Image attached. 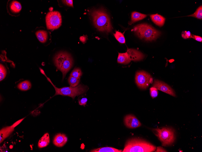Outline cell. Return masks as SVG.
Returning a JSON list of instances; mask_svg holds the SVG:
<instances>
[{"mask_svg":"<svg viewBox=\"0 0 202 152\" xmlns=\"http://www.w3.org/2000/svg\"><path fill=\"white\" fill-rule=\"evenodd\" d=\"M95 27L99 31L109 33L112 29L110 18L103 9L94 10L91 13Z\"/></svg>","mask_w":202,"mask_h":152,"instance_id":"obj_1","label":"cell"},{"mask_svg":"<svg viewBox=\"0 0 202 152\" xmlns=\"http://www.w3.org/2000/svg\"><path fill=\"white\" fill-rule=\"evenodd\" d=\"M155 146L147 141L138 138H132L126 142L122 152H152Z\"/></svg>","mask_w":202,"mask_h":152,"instance_id":"obj_2","label":"cell"},{"mask_svg":"<svg viewBox=\"0 0 202 152\" xmlns=\"http://www.w3.org/2000/svg\"><path fill=\"white\" fill-rule=\"evenodd\" d=\"M132 30L139 38L148 41L155 40L161 34L159 31L146 23L138 24Z\"/></svg>","mask_w":202,"mask_h":152,"instance_id":"obj_3","label":"cell"},{"mask_svg":"<svg viewBox=\"0 0 202 152\" xmlns=\"http://www.w3.org/2000/svg\"><path fill=\"white\" fill-rule=\"evenodd\" d=\"M57 68L62 73L63 79L72 66L73 60L70 55L66 52H60L57 54L54 59Z\"/></svg>","mask_w":202,"mask_h":152,"instance_id":"obj_4","label":"cell"},{"mask_svg":"<svg viewBox=\"0 0 202 152\" xmlns=\"http://www.w3.org/2000/svg\"><path fill=\"white\" fill-rule=\"evenodd\" d=\"M47 80L54 87L55 91L54 96L61 95L69 96L74 99L77 96L85 93L88 89L86 86L80 84L75 87H65L58 88L56 87L52 83L50 80L47 77Z\"/></svg>","mask_w":202,"mask_h":152,"instance_id":"obj_5","label":"cell"},{"mask_svg":"<svg viewBox=\"0 0 202 152\" xmlns=\"http://www.w3.org/2000/svg\"><path fill=\"white\" fill-rule=\"evenodd\" d=\"M153 131L161 141L163 146H169L174 142L175 135L174 130L171 128L168 127L156 128L153 129Z\"/></svg>","mask_w":202,"mask_h":152,"instance_id":"obj_6","label":"cell"},{"mask_svg":"<svg viewBox=\"0 0 202 152\" xmlns=\"http://www.w3.org/2000/svg\"><path fill=\"white\" fill-rule=\"evenodd\" d=\"M45 20L47 29L53 30L58 28L62 22L61 15L57 11L48 12L46 16Z\"/></svg>","mask_w":202,"mask_h":152,"instance_id":"obj_7","label":"cell"},{"mask_svg":"<svg viewBox=\"0 0 202 152\" xmlns=\"http://www.w3.org/2000/svg\"><path fill=\"white\" fill-rule=\"evenodd\" d=\"M135 81L140 89H145L153 82V78L150 75L143 71L137 72L135 76Z\"/></svg>","mask_w":202,"mask_h":152,"instance_id":"obj_8","label":"cell"},{"mask_svg":"<svg viewBox=\"0 0 202 152\" xmlns=\"http://www.w3.org/2000/svg\"><path fill=\"white\" fill-rule=\"evenodd\" d=\"M153 86L158 90L161 91L173 96H176L173 90L164 82L156 79L154 81Z\"/></svg>","mask_w":202,"mask_h":152,"instance_id":"obj_9","label":"cell"},{"mask_svg":"<svg viewBox=\"0 0 202 152\" xmlns=\"http://www.w3.org/2000/svg\"><path fill=\"white\" fill-rule=\"evenodd\" d=\"M23 119L24 118L20 119L15 123L11 126L4 127L0 130V143L11 134L14 130L15 127L19 124Z\"/></svg>","mask_w":202,"mask_h":152,"instance_id":"obj_10","label":"cell"},{"mask_svg":"<svg viewBox=\"0 0 202 152\" xmlns=\"http://www.w3.org/2000/svg\"><path fill=\"white\" fill-rule=\"evenodd\" d=\"M124 123L126 127L130 128H136L142 125L138 119L132 114L128 115L125 117Z\"/></svg>","mask_w":202,"mask_h":152,"instance_id":"obj_11","label":"cell"},{"mask_svg":"<svg viewBox=\"0 0 202 152\" xmlns=\"http://www.w3.org/2000/svg\"><path fill=\"white\" fill-rule=\"evenodd\" d=\"M127 52L131 61H138L143 59L145 56L139 51L133 49L127 48Z\"/></svg>","mask_w":202,"mask_h":152,"instance_id":"obj_12","label":"cell"},{"mask_svg":"<svg viewBox=\"0 0 202 152\" xmlns=\"http://www.w3.org/2000/svg\"><path fill=\"white\" fill-rule=\"evenodd\" d=\"M67 140V137L65 134L59 133L54 137L53 143L55 146L61 147L65 145Z\"/></svg>","mask_w":202,"mask_h":152,"instance_id":"obj_13","label":"cell"},{"mask_svg":"<svg viewBox=\"0 0 202 152\" xmlns=\"http://www.w3.org/2000/svg\"><path fill=\"white\" fill-rule=\"evenodd\" d=\"M153 22L157 25L161 27L164 24L165 18L158 14H152L150 15Z\"/></svg>","mask_w":202,"mask_h":152,"instance_id":"obj_14","label":"cell"},{"mask_svg":"<svg viewBox=\"0 0 202 152\" xmlns=\"http://www.w3.org/2000/svg\"><path fill=\"white\" fill-rule=\"evenodd\" d=\"M147 16L146 15L138 12H133L132 13L131 20L129 23V24L131 25L135 22L143 19L146 17Z\"/></svg>","mask_w":202,"mask_h":152,"instance_id":"obj_15","label":"cell"},{"mask_svg":"<svg viewBox=\"0 0 202 152\" xmlns=\"http://www.w3.org/2000/svg\"><path fill=\"white\" fill-rule=\"evenodd\" d=\"M131 60L126 52L125 53H119L117 62L119 63L126 64L130 63Z\"/></svg>","mask_w":202,"mask_h":152,"instance_id":"obj_16","label":"cell"},{"mask_svg":"<svg viewBox=\"0 0 202 152\" xmlns=\"http://www.w3.org/2000/svg\"><path fill=\"white\" fill-rule=\"evenodd\" d=\"M50 142L49 134L47 133L40 138L38 143V146L39 148H42L47 147Z\"/></svg>","mask_w":202,"mask_h":152,"instance_id":"obj_17","label":"cell"},{"mask_svg":"<svg viewBox=\"0 0 202 152\" xmlns=\"http://www.w3.org/2000/svg\"><path fill=\"white\" fill-rule=\"evenodd\" d=\"M91 152H121L122 150L111 147H101L94 149L90 151Z\"/></svg>","mask_w":202,"mask_h":152,"instance_id":"obj_18","label":"cell"},{"mask_svg":"<svg viewBox=\"0 0 202 152\" xmlns=\"http://www.w3.org/2000/svg\"><path fill=\"white\" fill-rule=\"evenodd\" d=\"M36 36L38 40L42 43H45L48 38L47 32L44 30H39L35 33Z\"/></svg>","mask_w":202,"mask_h":152,"instance_id":"obj_19","label":"cell"},{"mask_svg":"<svg viewBox=\"0 0 202 152\" xmlns=\"http://www.w3.org/2000/svg\"><path fill=\"white\" fill-rule=\"evenodd\" d=\"M9 8L11 11L14 13L19 12L21 9V4L16 1H13L10 3Z\"/></svg>","mask_w":202,"mask_h":152,"instance_id":"obj_20","label":"cell"},{"mask_svg":"<svg viewBox=\"0 0 202 152\" xmlns=\"http://www.w3.org/2000/svg\"><path fill=\"white\" fill-rule=\"evenodd\" d=\"M31 84L28 80H25L20 83L17 86V87L22 91H26L31 88Z\"/></svg>","mask_w":202,"mask_h":152,"instance_id":"obj_21","label":"cell"},{"mask_svg":"<svg viewBox=\"0 0 202 152\" xmlns=\"http://www.w3.org/2000/svg\"><path fill=\"white\" fill-rule=\"evenodd\" d=\"M80 78H76L70 76L68 79V82L71 87H75L78 86L80 82Z\"/></svg>","mask_w":202,"mask_h":152,"instance_id":"obj_22","label":"cell"},{"mask_svg":"<svg viewBox=\"0 0 202 152\" xmlns=\"http://www.w3.org/2000/svg\"><path fill=\"white\" fill-rule=\"evenodd\" d=\"M114 35L116 40L120 43L123 44L125 43V39L123 33L116 31L115 33L114 34Z\"/></svg>","mask_w":202,"mask_h":152,"instance_id":"obj_23","label":"cell"},{"mask_svg":"<svg viewBox=\"0 0 202 152\" xmlns=\"http://www.w3.org/2000/svg\"><path fill=\"white\" fill-rule=\"evenodd\" d=\"M82 75V73L80 69L79 68H75L71 72L70 76L76 78H80Z\"/></svg>","mask_w":202,"mask_h":152,"instance_id":"obj_24","label":"cell"},{"mask_svg":"<svg viewBox=\"0 0 202 152\" xmlns=\"http://www.w3.org/2000/svg\"><path fill=\"white\" fill-rule=\"evenodd\" d=\"M188 16H192L198 19H202V6H199L196 11L192 14L188 15Z\"/></svg>","mask_w":202,"mask_h":152,"instance_id":"obj_25","label":"cell"},{"mask_svg":"<svg viewBox=\"0 0 202 152\" xmlns=\"http://www.w3.org/2000/svg\"><path fill=\"white\" fill-rule=\"evenodd\" d=\"M0 81H1L5 78L6 76V70L4 66L2 64H0Z\"/></svg>","mask_w":202,"mask_h":152,"instance_id":"obj_26","label":"cell"},{"mask_svg":"<svg viewBox=\"0 0 202 152\" xmlns=\"http://www.w3.org/2000/svg\"><path fill=\"white\" fill-rule=\"evenodd\" d=\"M150 94L151 97L155 98L157 96L158 94V90L155 87L153 86L150 89Z\"/></svg>","mask_w":202,"mask_h":152,"instance_id":"obj_27","label":"cell"},{"mask_svg":"<svg viewBox=\"0 0 202 152\" xmlns=\"http://www.w3.org/2000/svg\"><path fill=\"white\" fill-rule=\"evenodd\" d=\"M192 35L191 32L189 31H184L181 33V36L184 39L191 38Z\"/></svg>","mask_w":202,"mask_h":152,"instance_id":"obj_28","label":"cell"},{"mask_svg":"<svg viewBox=\"0 0 202 152\" xmlns=\"http://www.w3.org/2000/svg\"><path fill=\"white\" fill-rule=\"evenodd\" d=\"M87 99L86 97H83L78 100V103L80 105L85 106L86 104Z\"/></svg>","mask_w":202,"mask_h":152,"instance_id":"obj_29","label":"cell"},{"mask_svg":"<svg viewBox=\"0 0 202 152\" xmlns=\"http://www.w3.org/2000/svg\"><path fill=\"white\" fill-rule=\"evenodd\" d=\"M62 1L64 4L67 6L73 7V0H62Z\"/></svg>","mask_w":202,"mask_h":152,"instance_id":"obj_30","label":"cell"},{"mask_svg":"<svg viewBox=\"0 0 202 152\" xmlns=\"http://www.w3.org/2000/svg\"><path fill=\"white\" fill-rule=\"evenodd\" d=\"M196 40L199 42H202V37L194 35H192V38Z\"/></svg>","mask_w":202,"mask_h":152,"instance_id":"obj_31","label":"cell"},{"mask_svg":"<svg viewBox=\"0 0 202 152\" xmlns=\"http://www.w3.org/2000/svg\"><path fill=\"white\" fill-rule=\"evenodd\" d=\"M155 152H166L167 151L162 147H157L156 150Z\"/></svg>","mask_w":202,"mask_h":152,"instance_id":"obj_32","label":"cell"}]
</instances>
